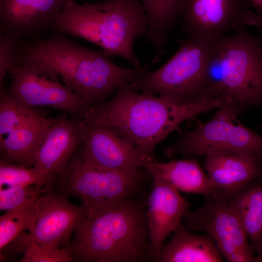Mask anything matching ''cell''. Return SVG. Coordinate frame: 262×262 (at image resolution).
I'll return each instance as SVG.
<instances>
[{
	"label": "cell",
	"mask_w": 262,
	"mask_h": 262,
	"mask_svg": "<svg viewBox=\"0 0 262 262\" xmlns=\"http://www.w3.org/2000/svg\"><path fill=\"white\" fill-rule=\"evenodd\" d=\"M35 201L6 212L0 216V251L15 240L23 230L29 229L34 217Z\"/></svg>",
	"instance_id": "obj_26"
},
{
	"label": "cell",
	"mask_w": 262,
	"mask_h": 262,
	"mask_svg": "<svg viewBox=\"0 0 262 262\" xmlns=\"http://www.w3.org/2000/svg\"><path fill=\"white\" fill-rule=\"evenodd\" d=\"M71 0H0L1 33L18 38L40 31L53 22Z\"/></svg>",
	"instance_id": "obj_17"
},
{
	"label": "cell",
	"mask_w": 262,
	"mask_h": 262,
	"mask_svg": "<svg viewBox=\"0 0 262 262\" xmlns=\"http://www.w3.org/2000/svg\"><path fill=\"white\" fill-rule=\"evenodd\" d=\"M190 203L167 182L153 179L146 218L150 240V260L164 239L180 223Z\"/></svg>",
	"instance_id": "obj_16"
},
{
	"label": "cell",
	"mask_w": 262,
	"mask_h": 262,
	"mask_svg": "<svg viewBox=\"0 0 262 262\" xmlns=\"http://www.w3.org/2000/svg\"><path fill=\"white\" fill-rule=\"evenodd\" d=\"M160 56L145 66L127 68L115 64L103 51L85 48L67 87L89 105L99 104L120 86L134 82Z\"/></svg>",
	"instance_id": "obj_9"
},
{
	"label": "cell",
	"mask_w": 262,
	"mask_h": 262,
	"mask_svg": "<svg viewBox=\"0 0 262 262\" xmlns=\"http://www.w3.org/2000/svg\"><path fill=\"white\" fill-rule=\"evenodd\" d=\"M57 119L43 117L10 131L5 138H0L1 159L26 167L33 166L48 129Z\"/></svg>",
	"instance_id": "obj_21"
},
{
	"label": "cell",
	"mask_w": 262,
	"mask_h": 262,
	"mask_svg": "<svg viewBox=\"0 0 262 262\" xmlns=\"http://www.w3.org/2000/svg\"><path fill=\"white\" fill-rule=\"evenodd\" d=\"M238 114L225 107L218 109L207 122L196 120L194 130L167 147L165 156L172 160L178 154L189 158L231 151L246 153L262 161V136L241 123Z\"/></svg>",
	"instance_id": "obj_5"
},
{
	"label": "cell",
	"mask_w": 262,
	"mask_h": 262,
	"mask_svg": "<svg viewBox=\"0 0 262 262\" xmlns=\"http://www.w3.org/2000/svg\"><path fill=\"white\" fill-rule=\"evenodd\" d=\"M21 48L19 38L6 33L0 37V84L1 85L7 73L15 67L20 61Z\"/></svg>",
	"instance_id": "obj_30"
},
{
	"label": "cell",
	"mask_w": 262,
	"mask_h": 262,
	"mask_svg": "<svg viewBox=\"0 0 262 262\" xmlns=\"http://www.w3.org/2000/svg\"><path fill=\"white\" fill-rule=\"evenodd\" d=\"M247 0H181L179 21L187 35L214 40L245 29Z\"/></svg>",
	"instance_id": "obj_12"
},
{
	"label": "cell",
	"mask_w": 262,
	"mask_h": 262,
	"mask_svg": "<svg viewBox=\"0 0 262 262\" xmlns=\"http://www.w3.org/2000/svg\"><path fill=\"white\" fill-rule=\"evenodd\" d=\"M245 22L246 25H253L258 27L261 31L262 43V15H259L249 9L247 10L245 15Z\"/></svg>",
	"instance_id": "obj_31"
},
{
	"label": "cell",
	"mask_w": 262,
	"mask_h": 262,
	"mask_svg": "<svg viewBox=\"0 0 262 262\" xmlns=\"http://www.w3.org/2000/svg\"><path fill=\"white\" fill-rule=\"evenodd\" d=\"M256 262H262V250L259 254L256 255Z\"/></svg>",
	"instance_id": "obj_33"
},
{
	"label": "cell",
	"mask_w": 262,
	"mask_h": 262,
	"mask_svg": "<svg viewBox=\"0 0 262 262\" xmlns=\"http://www.w3.org/2000/svg\"><path fill=\"white\" fill-rule=\"evenodd\" d=\"M100 48L107 55L121 57L141 67L133 45L145 36L148 21L139 0H108L99 3Z\"/></svg>",
	"instance_id": "obj_11"
},
{
	"label": "cell",
	"mask_w": 262,
	"mask_h": 262,
	"mask_svg": "<svg viewBox=\"0 0 262 262\" xmlns=\"http://www.w3.org/2000/svg\"><path fill=\"white\" fill-rule=\"evenodd\" d=\"M87 124L80 118H58L48 129L36 155L33 167L51 184L61 177L77 147L83 144Z\"/></svg>",
	"instance_id": "obj_14"
},
{
	"label": "cell",
	"mask_w": 262,
	"mask_h": 262,
	"mask_svg": "<svg viewBox=\"0 0 262 262\" xmlns=\"http://www.w3.org/2000/svg\"><path fill=\"white\" fill-rule=\"evenodd\" d=\"M8 95L28 107L48 106L81 117L90 106L58 80L55 72L33 62L20 61L9 72Z\"/></svg>",
	"instance_id": "obj_7"
},
{
	"label": "cell",
	"mask_w": 262,
	"mask_h": 262,
	"mask_svg": "<svg viewBox=\"0 0 262 262\" xmlns=\"http://www.w3.org/2000/svg\"><path fill=\"white\" fill-rule=\"evenodd\" d=\"M61 178L66 191L78 197L85 210L131 197L143 179V177L98 168L85 162L81 156L69 162Z\"/></svg>",
	"instance_id": "obj_8"
},
{
	"label": "cell",
	"mask_w": 262,
	"mask_h": 262,
	"mask_svg": "<svg viewBox=\"0 0 262 262\" xmlns=\"http://www.w3.org/2000/svg\"><path fill=\"white\" fill-rule=\"evenodd\" d=\"M85 214L82 205H73L55 193L40 195L35 201L29 233L22 232L13 241L14 249L23 252L25 246L31 242L48 249L68 246L72 233Z\"/></svg>",
	"instance_id": "obj_10"
},
{
	"label": "cell",
	"mask_w": 262,
	"mask_h": 262,
	"mask_svg": "<svg viewBox=\"0 0 262 262\" xmlns=\"http://www.w3.org/2000/svg\"><path fill=\"white\" fill-rule=\"evenodd\" d=\"M197 210L187 209L182 218L190 231H204L215 242L228 262H256V254L235 211L222 196L214 193Z\"/></svg>",
	"instance_id": "obj_6"
},
{
	"label": "cell",
	"mask_w": 262,
	"mask_h": 262,
	"mask_svg": "<svg viewBox=\"0 0 262 262\" xmlns=\"http://www.w3.org/2000/svg\"><path fill=\"white\" fill-rule=\"evenodd\" d=\"M259 179L228 196H222L237 214L256 255L262 250V180Z\"/></svg>",
	"instance_id": "obj_22"
},
{
	"label": "cell",
	"mask_w": 262,
	"mask_h": 262,
	"mask_svg": "<svg viewBox=\"0 0 262 262\" xmlns=\"http://www.w3.org/2000/svg\"><path fill=\"white\" fill-rule=\"evenodd\" d=\"M249 5L254 7L257 14L262 15V0H247Z\"/></svg>",
	"instance_id": "obj_32"
},
{
	"label": "cell",
	"mask_w": 262,
	"mask_h": 262,
	"mask_svg": "<svg viewBox=\"0 0 262 262\" xmlns=\"http://www.w3.org/2000/svg\"><path fill=\"white\" fill-rule=\"evenodd\" d=\"M214 40L187 35L163 66L142 74L131 84L136 91L152 93L178 104L213 99L207 76Z\"/></svg>",
	"instance_id": "obj_4"
},
{
	"label": "cell",
	"mask_w": 262,
	"mask_h": 262,
	"mask_svg": "<svg viewBox=\"0 0 262 262\" xmlns=\"http://www.w3.org/2000/svg\"><path fill=\"white\" fill-rule=\"evenodd\" d=\"M87 125L81 154L85 162L98 168L143 177L144 163L150 160L114 130Z\"/></svg>",
	"instance_id": "obj_13"
},
{
	"label": "cell",
	"mask_w": 262,
	"mask_h": 262,
	"mask_svg": "<svg viewBox=\"0 0 262 262\" xmlns=\"http://www.w3.org/2000/svg\"><path fill=\"white\" fill-rule=\"evenodd\" d=\"M48 189L41 185L14 186L0 188V209L11 211L36 200Z\"/></svg>",
	"instance_id": "obj_28"
},
{
	"label": "cell",
	"mask_w": 262,
	"mask_h": 262,
	"mask_svg": "<svg viewBox=\"0 0 262 262\" xmlns=\"http://www.w3.org/2000/svg\"><path fill=\"white\" fill-rule=\"evenodd\" d=\"M44 117L32 108L14 100L2 89L0 97V137L18 127Z\"/></svg>",
	"instance_id": "obj_25"
},
{
	"label": "cell",
	"mask_w": 262,
	"mask_h": 262,
	"mask_svg": "<svg viewBox=\"0 0 262 262\" xmlns=\"http://www.w3.org/2000/svg\"><path fill=\"white\" fill-rule=\"evenodd\" d=\"M170 241L151 257L155 262H222L223 258L208 234L192 233L180 223Z\"/></svg>",
	"instance_id": "obj_19"
},
{
	"label": "cell",
	"mask_w": 262,
	"mask_h": 262,
	"mask_svg": "<svg viewBox=\"0 0 262 262\" xmlns=\"http://www.w3.org/2000/svg\"><path fill=\"white\" fill-rule=\"evenodd\" d=\"M23 252L21 262H69L75 258L69 245L62 248L48 249L31 242Z\"/></svg>",
	"instance_id": "obj_29"
},
{
	"label": "cell",
	"mask_w": 262,
	"mask_h": 262,
	"mask_svg": "<svg viewBox=\"0 0 262 262\" xmlns=\"http://www.w3.org/2000/svg\"><path fill=\"white\" fill-rule=\"evenodd\" d=\"M144 169L152 177L169 183L179 191L211 196L214 188L196 158L173 160L167 163L146 161Z\"/></svg>",
	"instance_id": "obj_20"
},
{
	"label": "cell",
	"mask_w": 262,
	"mask_h": 262,
	"mask_svg": "<svg viewBox=\"0 0 262 262\" xmlns=\"http://www.w3.org/2000/svg\"><path fill=\"white\" fill-rule=\"evenodd\" d=\"M85 211L69 245L75 257L87 262L150 259L146 211L140 203L129 197Z\"/></svg>",
	"instance_id": "obj_2"
},
{
	"label": "cell",
	"mask_w": 262,
	"mask_h": 262,
	"mask_svg": "<svg viewBox=\"0 0 262 262\" xmlns=\"http://www.w3.org/2000/svg\"><path fill=\"white\" fill-rule=\"evenodd\" d=\"M116 91L109 101L90 106L81 118L88 125L114 130L152 161L157 160L156 146L179 131L183 121L227 105L223 98L178 104L150 92L138 93L131 83L120 86Z\"/></svg>",
	"instance_id": "obj_1"
},
{
	"label": "cell",
	"mask_w": 262,
	"mask_h": 262,
	"mask_svg": "<svg viewBox=\"0 0 262 262\" xmlns=\"http://www.w3.org/2000/svg\"><path fill=\"white\" fill-rule=\"evenodd\" d=\"M85 48L63 36L34 42L21 49L20 61L33 62L60 76L67 86Z\"/></svg>",
	"instance_id": "obj_18"
},
{
	"label": "cell",
	"mask_w": 262,
	"mask_h": 262,
	"mask_svg": "<svg viewBox=\"0 0 262 262\" xmlns=\"http://www.w3.org/2000/svg\"><path fill=\"white\" fill-rule=\"evenodd\" d=\"M204 167L214 190L228 196L262 176V161L246 153L218 151L205 156Z\"/></svg>",
	"instance_id": "obj_15"
},
{
	"label": "cell",
	"mask_w": 262,
	"mask_h": 262,
	"mask_svg": "<svg viewBox=\"0 0 262 262\" xmlns=\"http://www.w3.org/2000/svg\"><path fill=\"white\" fill-rule=\"evenodd\" d=\"M31 185H41L49 188L50 184L33 167H26L0 160V188Z\"/></svg>",
	"instance_id": "obj_27"
},
{
	"label": "cell",
	"mask_w": 262,
	"mask_h": 262,
	"mask_svg": "<svg viewBox=\"0 0 262 262\" xmlns=\"http://www.w3.org/2000/svg\"><path fill=\"white\" fill-rule=\"evenodd\" d=\"M148 21L145 37L157 49L162 51L170 31L179 21L181 0H139Z\"/></svg>",
	"instance_id": "obj_24"
},
{
	"label": "cell",
	"mask_w": 262,
	"mask_h": 262,
	"mask_svg": "<svg viewBox=\"0 0 262 262\" xmlns=\"http://www.w3.org/2000/svg\"><path fill=\"white\" fill-rule=\"evenodd\" d=\"M99 3L79 4L68 1L56 16L52 26L60 32L84 39L99 47Z\"/></svg>",
	"instance_id": "obj_23"
},
{
	"label": "cell",
	"mask_w": 262,
	"mask_h": 262,
	"mask_svg": "<svg viewBox=\"0 0 262 262\" xmlns=\"http://www.w3.org/2000/svg\"><path fill=\"white\" fill-rule=\"evenodd\" d=\"M216 98L238 114L262 105V43L246 29L217 38L208 68Z\"/></svg>",
	"instance_id": "obj_3"
}]
</instances>
